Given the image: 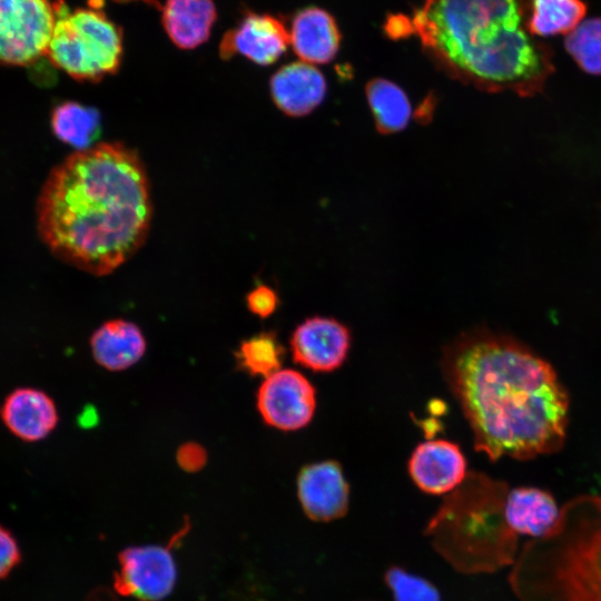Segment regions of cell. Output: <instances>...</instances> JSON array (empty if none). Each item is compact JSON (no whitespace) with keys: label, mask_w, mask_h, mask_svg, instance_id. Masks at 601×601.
Wrapping results in <instances>:
<instances>
[{"label":"cell","mask_w":601,"mask_h":601,"mask_svg":"<svg viewBox=\"0 0 601 601\" xmlns=\"http://www.w3.org/2000/svg\"><path fill=\"white\" fill-rule=\"evenodd\" d=\"M443 375L491 461L529 460L562 449L569 394L554 368L519 341L487 329L463 333L442 356Z\"/></svg>","instance_id":"obj_1"},{"label":"cell","mask_w":601,"mask_h":601,"mask_svg":"<svg viewBox=\"0 0 601 601\" xmlns=\"http://www.w3.org/2000/svg\"><path fill=\"white\" fill-rule=\"evenodd\" d=\"M36 213L39 236L57 258L110 274L140 249L150 228L144 164L120 142L76 150L48 175Z\"/></svg>","instance_id":"obj_2"},{"label":"cell","mask_w":601,"mask_h":601,"mask_svg":"<svg viewBox=\"0 0 601 601\" xmlns=\"http://www.w3.org/2000/svg\"><path fill=\"white\" fill-rule=\"evenodd\" d=\"M532 0H423L410 20L449 76L487 92L540 93L553 52L528 29Z\"/></svg>","instance_id":"obj_3"},{"label":"cell","mask_w":601,"mask_h":601,"mask_svg":"<svg viewBox=\"0 0 601 601\" xmlns=\"http://www.w3.org/2000/svg\"><path fill=\"white\" fill-rule=\"evenodd\" d=\"M509 582L521 601H601V495L566 502L552 530L523 545Z\"/></svg>","instance_id":"obj_4"},{"label":"cell","mask_w":601,"mask_h":601,"mask_svg":"<svg viewBox=\"0 0 601 601\" xmlns=\"http://www.w3.org/2000/svg\"><path fill=\"white\" fill-rule=\"evenodd\" d=\"M508 491L501 481L470 473L427 523L424 534L457 571L490 573L514 563L518 534L503 514Z\"/></svg>","instance_id":"obj_5"},{"label":"cell","mask_w":601,"mask_h":601,"mask_svg":"<svg viewBox=\"0 0 601 601\" xmlns=\"http://www.w3.org/2000/svg\"><path fill=\"white\" fill-rule=\"evenodd\" d=\"M57 12L47 51L51 65L79 81L116 73L124 52L120 28L95 7L70 10L57 3Z\"/></svg>","instance_id":"obj_6"},{"label":"cell","mask_w":601,"mask_h":601,"mask_svg":"<svg viewBox=\"0 0 601 601\" xmlns=\"http://www.w3.org/2000/svg\"><path fill=\"white\" fill-rule=\"evenodd\" d=\"M57 16L50 0H0V65L29 66L47 57Z\"/></svg>","instance_id":"obj_7"},{"label":"cell","mask_w":601,"mask_h":601,"mask_svg":"<svg viewBox=\"0 0 601 601\" xmlns=\"http://www.w3.org/2000/svg\"><path fill=\"white\" fill-rule=\"evenodd\" d=\"M188 522L173 535L167 545L130 546L119 553V569L114 575L116 591L139 601H160L176 583L177 569L171 553L185 536Z\"/></svg>","instance_id":"obj_8"},{"label":"cell","mask_w":601,"mask_h":601,"mask_svg":"<svg viewBox=\"0 0 601 601\" xmlns=\"http://www.w3.org/2000/svg\"><path fill=\"white\" fill-rule=\"evenodd\" d=\"M315 407V387L294 370H279L269 375L257 392V410L262 418L277 430L296 431L306 426Z\"/></svg>","instance_id":"obj_9"},{"label":"cell","mask_w":601,"mask_h":601,"mask_svg":"<svg viewBox=\"0 0 601 601\" xmlns=\"http://www.w3.org/2000/svg\"><path fill=\"white\" fill-rule=\"evenodd\" d=\"M290 45L289 30L270 13L247 12L219 43V56L230 59L240 55L259 66L276 62Z\"/></svg>","instance_id":"obj_10"},{"label":"cell","mask_w":601,"mask_h":601,"mask_svg":"<svg viewBox=\"0 0 601 601\" xmlns=\"http://www.w3.org/2000/svg\"><path fill=\"white\" fill-rule=\"evenodd\" d=\"M297 496L306 516L331 522L348 511L349 486L342 466L333 460L304 466L297 476Z\"/></svg>","instance_id":"obj_11"},{"label":"cell","mask_w":601,"mask_h":601,"mask_svg":"<svg viewBox=\"0 0 601 601\" xmlns=\"http://www.w3.org/2000/svg\"><path fill=\"white\" fill-rule=\"evenodd\" d=\"M351 344L348 328L329 317H311L292 334L294 361L314 372H331L345 361Z\"/></svg>","instance_id":"obj_12"},{"label":"cell","mask_w":601,"mask_h":601,"mask_svg":"<svg viewBox=\"0 0 601 601\" xmlns=\"http://www.w3.org/2000/svg\"><path fill=\"white\" fill-rule=\"evenodd\" d=\"M408 473L423 492L446 494L465 480L466 461L455 443L445 440L426 441L413 451L408 461Z\"/></svg>","instance_id":"obj_13"},{"label":"cell","mask_w":601,"mask_h":601,"mask_svg":"<svg viewBox=\"0 0 601 601\" xmlns=\"http://www.w3.org/2000/svg\"><path fill=\"white\" fill-rule=\"evenodd\" d=\"M277 108L290 117L312 112L325 98L326 80L314 65L295 61L279 68L269 81Z\"/></svg>","instance_id":"obj_14"},{"label":"cell","mask_w":601,"mask_h":601,"mask_svg":"<svg viewBox=\"0 0 601 601\" xmlns=\"http://www.w3.org/2000/svg\"><path fill=\"white\" fill-rule=\"evenodd\" d=\"M0 414L7 428L27 442L47 437L59 420L52 398L45 392L30 387L11 392L6 397Z\"/></svg>","instance_id":"obj_15"},{"label":"cell","mask_w":601,"mask_h":601,"mask_svg":"<svg viewBox=\"0 0 601 601\" xmlns=\"http://www.w3.org/2000/svg\"><path fill=\"white\" fill-rule=\"evenodd\" d=\"M289 37L296 56L311 65L332 61L342 39L335 18L318 7L304 8L294 16Z\"/></svg>","instance_id":"obj_16"},{"label":"cell","mask_w":601,"mask_h":601,"mask_svg":"<svg viewBox=\"0 0 601 601\" xmlns=\"http://www.w3.org/2000/svg\"><path fill=\"white\" fill-rule=\"evenodd\" d=\"M561 508L553 495L542 489L519 486L508 491L503 514L515 534L538 539L549 533L559 520Z\"/></svg>","instance_id":"obj_17"},{"label":"cell","mask_w":601,"mask_h":601,"mask_svg":"<svg viewBox=\"0 0 601 601\" xmlns=\"http://www.w3.org/2000/svg\"><path fill=\"white\" fill-rule=\"evenodd\" d=\"M147 343L140 327L126 319H109L90 337L93 359L107 371H125L144 356Z\"/></svg>","instance_id":"obj_18"},{"label":"cell","mask_w":601,"mask_h":601,"mask_svg":"<svg viewBox=\"0 0 601 601\" xmlns=\"http://www.w3.org/2000/svg\"><path fill=\"white\" fill-rule=\"evenodd\" d=\"M161 22L173 43L190 50L206 42L217 19L213 0H166Z\"/></svg>","instance_id":"obj_19"},{"label":"cell","mask_w":601,"mask_h":601,"mask_svg":"<svg viewBox=\"0 0 601 601\" xmlns=\"http://www.w3.org/2000/svg\"><path fill=\"white\" fill-rule=\"evenodd\" d=\"M366 97L380 132L393 134L407 126L412 108L401 87L390 80L374 78L366 85Z\"/></svg>","instance_id":"obj_20"},{"label":"cell","mask_w":601,"mask_h":601,"mask_svg":"<svg viewBox=\"0 0 601 601\" xmlns=\"http://www.w3.org/2000/svg\"><path fill=\"white\" fill-rule=\"evenodd\" d=\"M50 125L53 134L77 150L91 147L100 134V114L92 107L65 101L55 107Z\"/></svg>","instance_id":"obj_21"},{"label":"cell","mask_w":601,"mask_h":601,"mask_svg":"<svg viewBox=\"0 0 601 601\" xmlns=\"http://www.w3.org/2000/svg\"><path fill=\"white\" fill-rule=\"evenodd\" d=\"M587 9L582 0H532L528 29L538 37L569 35L580 24Z\"/></svg>","instance_id":"obj_22"},{"label":"cell","mask_w":601,"mask_h":601,"mask_svg":"<svg viewBox=\"0 0 601 601\" xmlns=\"http://www.w3.org/2000/svg\"><path fill=\"white\" fill-rule=\"evenodd\" d=\"M285 348L274 332H260L244 339L235 352L237 367L252 376L268 377L280 370Z\"/></svg>","instance_id":"obj_23"},{"label":"cell","mask_w":601,"mask_h":601,"mask_svg":"<svg viewBox=\"0 0 601 601\" xmlns=\"http://www.w3.org/2000/svg\"><path fill=\"white\" fill-rule=\"evenodd\" d=\"M564 47L584 72L601 76V17L580 23L566 36Z\"/></svg>","instance_id":"obj_24"},{"label":"cell","mask_w":601,"mask_h":601,"mask_svg":"<svg viewBox=\"0 0 601 601\" xmlns=\"http://www.w3.org/2000/svg\"><path fill=\"white\" fill-rule=\"evenodd\" d=\"M384 581L394 601H442L439 589L431 581L401 566H390Z\"/></svg>","instance_id":"obj_25"},{"label":"cell","mask_w":601,"mask_h":601,"mask_svg":"<svg viewBox=\"0 0 601 601\" xmlns=\"http://www.w3.org/2000/svg\"><path fill=\"white\" fill-rule=\"evenodd\" d=\"M279 300L276 292L267 285H258L246 296V305L249 312L260 318L274 314Z\"/></svg>","instance_id":"obj_26"},{"label":"cell","mask_w":601,"mask_h":601,"mask_svg":"<svg viewBox=\"0 0 601 601\" xmlns=\"http://www.w3.org/2000/svg\"><path fill=\"white\" fill-rule=\"evenodd\" d=\"M176 461L181 470L188 473L198 472L207 462V452L196 442H186L178 447Z\"/></svg>","instance_id":"obj_27"},{"label":"cell","mask_w":601,"mask_h":601,"mask_svg":"<svg viewBox=\"0 0 601 601\" xmlns=\"http://www.w3.org/2000/svg\"><path fill=\"white\" fill-rule=\"evenodd\" d=\"M20 560L21 553L16 539L0 526V579L7 577Z\"/></svg>","instance_id":"obj_28"},{"label":"cell","mask_w":601,"mask_h":601,"mask_svg":"<svg viewBox=\"0 0 601 601\" xmlns=\"http://www.w3.org/2000/svg\"><path fill=\"white\" fill-rule=\"evenodd\" d=\"M117 1H132V0H117ZM148 1V0H147Z\"/></svg>","instance_id":"obj_29"}]
</instances>
